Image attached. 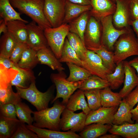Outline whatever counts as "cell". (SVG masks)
<instances>
[{
    "instance_id": "ee69618b",
    "label": "cell",
    "mask_w": 138,
    "mask_h": 138,
    "mask_svg": "<svg viewBox=\"0 0 138 138\" xmlns=\"http://www.w3.org/2000/svg\"><path fill=\"white\" fill-rule=\"evenodd\" d=\"M125 100L131 109L138 103V86L125 98Z\"/></svg>"
},
{
    "instance_id": "8fae6325",
    "label": "cell",
    "mask_w": 138,
    "mask_h": 138,
    "mask_svg": "<svg viewBox=\"0 0 138 138\" xmlns=\"http://www.w3.org/2000/svg\"><path fill=\"white\" fill-rule=\"evenodd\" d=\"M8 73L12 86L26 88L35 81L36 77L32 70L20 68L17 64L8 70Z\"/></svg>"
},
{
    "instance_id": "cb8c5ba5",
    "label": "cell",
    "mask_w": 138,
    "mask_h": 138,
    "mask_svg": "<svg viewBox=\"0 0 138 138\" xmlns=\"http://www.w3.org/2000/svg\"><path fill=\"white\" fill-rule=\"evenodd\" d=\"M129 106L123 98L114 115L112 124L120 125L125 123H133Z\"/></svg>"
},
{
    "instance_id": "836d02e7",
    "label": "cell",
    "mask_w": 138,
    "mask_h": 138,
    "mask_svg": "<svg viewBox=\"0 0 138 138\" xmlns=\"http://www.w3.org/2000/svg\"><path fill=\"white\" fill-rule=\"evenodd\" d=\"M59 60L61 63H72L81 66L82 61L70 45L67 38L65 39L61 57Z\"/></svg>"
},
{
    "instance_id": "7bdbcfd3",
    "label": "cell",
    "mask_w": 138,
    "mask_h": 138,
    "mask_svg": "<svg viewBox=\"0 0 138 138\" xmlns=\"http://www.w3.org/2000/svg\"><path fill=\"white\" fill-rule=\"evenodd\" d=\"M29 47L26 43L17 42L11 54L10 59L17 64L24 51Z\"/></svg>"
},
{
    "instance_id": "9c48e42d",
    "label": "cell",
    "mask_w": 138,
    "mask_h": 138,
    "mask_svg": "<svg viewBox=\"0 0 138 138\" xmlns=\"http://www.w3.org/2000/svg\"><path fill=\"white\" fill-rule=\"evenodd\" d=\"M70 110L66 108L62 114L60 123V129L64 131L74 132L82 131L86 126L87 117L83 111L78 113Z\"/></svg>"
},
{
    "instance_id": "4fadbf2b",
    "label": "cell",
    "mask_w": 138,
    "mask_h": 138,
    "mask_svg": "<svg viewBox=\"0 0 138 138\" xmlns=\"http://www.w3.org/2000/svg\"><path fill=\"white\" fill-rule=\"evenodd\" d=\"M118 107L101 106L96 110H91L87 115L85 126L94 123L112 124L114 115Z\"/></svg>"
},
{
    "instance_id": "f1b7e54d",
    "label": "cell",
    "mask_w": 138,
    "mask_h": 138,
    "mask_svg": "<svg viewBox=\"0 0 138 138\" xmlns=\"http://www.w3.org/2000/svg\"><path fill=\"white\" fill-rule=\"evenodd\" d=\"M124 77L123 61L116 65L113 72L107 75L106 80L110 88L115 90L118 88L123 83Z\"/></svg>"
},
{
    "instance_id": "60d3db41",
    "label": "cell",
    "mask_w": 138,
    "mask_h": 138,
    "mask_svg": "<svg viewBox=\"0 0 138 138\" xmlns=\"http://www.w3.org/2000/svg\"><path fill=\"white\" fill-rule=\"evenodd\" d=\"M25 123L20 121L11 138H38L37 134L28 129Z\"/></svg>"
},
{
    "instance_id": "6da1fadb",
    "label": "cell",
    "mask_w": 138,
    "mask_h": 138,
    "mask_svg": "<svg viewBox=\"0 0 138 138\" xmlns=\"http://www.w3.org/2000/svg\"><path fill=\"white\" fill-rule=\"evenodd\" d=\"M52 107L33 111L32 125L40 128L60 131V116L66 107L56 100Z\"/></svg>"
},
{
    "instance_id": "30bf717a",
    "label": "cell",
    "mask_w": 138,
    "mask_h": 138,
    "mask_svg": "<svg viewBox=\"0 0 138 138\" xmlns=\"http://www.w3.org/2000/svg\"><path fill=\"white\" fill-rule=\"evenodd\" d=\"M81 66L91 75L106 80V76L112 73L103 63L100 57L94 51L87 49L85 59L82 60Z\"/></svg>"
},
{
    "instance_id": "7a4b0ae2",
    "label": "cell",
    "mask_w": 138,
    "mask_h": 138,
    "mask_svg": "<svg viewBox=\"0 0 138 138\" xmlns=\"http://www.w3.org/2000/svg\"><path fill=\"white\" fill-rule=\"evenodd\" d=\"M9 1L13 8L29 16L43 30L52 27L44 14V0Z\"/></svg>"
},
{
    "instance_id": "5bb4252c",
    "label": "cell",
    "mask_w": 138,
    "mask_h": 138,
    "mask_svg": "<svg viewBox=\"0 0 138 138\" xmlns=\"http://www.w3.org/2000/svg\"><path fill=\"white\" fill-rule=\"evenodd\" d=\"M100 28L95 18L91 17L88 20L84 35V41L87 49L99 48L101 45Z\"/></svg>"
},
{
    "instance_id": "d590c367",
    "label": "cell",
    "mask_w": 138,
    "mask_h": 138,
    "mask_svg": "<svg viewBox=\"0 0 138 138\" xmlns=\"http://www.w3.org/2000/svg\"><path fill=\"white\" fill-rule=\"evenodd\" d=\"M109 87L107 80L96 75H91L84 81L79 88L83 91L92 89H101Z\"/></svg>"
},
{
    "instance_id": "8d00e7d4",
    "label": "cell",
    "mask_w": 138,
    "mask_h": 138,
    "mask_svg": "<svg viewBox=\"0 0 138 138\" xmlns=\"http://www.w3.org/2000/svg\"><path fill=\"white\" fill-rule=\"evenodd\" d=\"M89 50L98 54L107 67L112 72L114 71L116 65L114 61L113 52L108 50L101 45L98 48L92 49Z\"/></svg>"
},
{
    "instance_id": "5b68a950",
    "label": "cell",
    "mask_w": 138,
    "mask_h": 138,
    "mask_svg": "<svg viewBox=\"0 0 138 138\" xmlns=\"http://www.w3.org/2000/svg\"><path fill=\"white\" fill-rule=\"evenodd\" d=\"M66 78V75L63 71L51 74V79L54 84L56 90V95L52 101V103L61 98L63 103L67 104L71 96L76 89L79 88L84 81L71 82Z\"/></svg>"
},
{
    "instance_id": "e575fe53",
    "label": "cell",
    "mask_w": 138,
    "mask_h": 138,
    "mask_svg": "<svg viewBox=\"0 0 138 138\" xmlns=\"http://www.w3.org/2000/svg\"><path fill=\"white\" fill-rule=\"evenodd\" d=\"M70 71L69 76L67 78L70 81L76 82L84 81L91 75L83 67L72 63H66Z\"/></svg>"
},
{
    "instance_id": "b9f144b4",
    "label": "cell",
    "mask_w": 138,
    "mask_h": 138,
    "mask_svg": "<svg viewBox=\"0 0 138 138\" xmlns=\"http://www.w3.org/2000/svg\"><path fill=\"white\" fill-rule=\"evenodd\" d=\"M0 116L9 118H17L15 105L11 103L0 105Z\"/></svg>"
},
{
    "instance_id": "9a60e30c",
    "label": "cell",
    "mask_w": 138,
    "mask_h": 138,
    "mask_svg": "<svg viewBox=\"0 0 138 138\" xmlns=\"http://www.w3.org/2000/svg\"><path fill=\"white\" fill-rule=\"evenodd\" d=\"M123 64L125 73L124 85L119 93L122 98H125L138 86V76L135 70L130 65L128 61H123Z\"/></svg>"
},
{
    "instance_id": "74e56055",
    "label": "cell",
    "mask_w": 138,
    "mask_h": 138,
    "mask_svg": "<svg viewBox=\"0 0 138 138\" xmlns=\"http://www.w3.org/2000/svg\"><path fill=\"white\" fill-rule=\"evenodd\" d=\"M17 117L20 121L22 123H26L28 125L32 124L33 121V117L31 114L33 111L26 104L19 101L15 105Z\"/></svg>"
},
{
    "instance_id": "ab89813d",
    "label": "cell",
    "mask_w": 138,
    "mask_h": 138,
    "mask_svg": "<svg viewBox=\"0 0 138 138\" xmlns=\"http://www.w3.org/2000/svg\"><path fill=\"white\" fill-rule=\"evenodd\" d=\"M83 91L87 98L88 104L91 110H96L101 106L100 89H95Z\"/></svg>"
},
{
    "instance_id": "4dcf8cb0",
    "label": "cell",
    "mask_w": 138,
    "mask_h": 138,
    "mask_svg": "<svg viewBox=\"0 0 138 138\" xmlns=\"http://www.w3.org/2000/svg\"><path fill=\"white\" fill-rule=\"evenodd\" d=\"M88 18L87 12H84L72 22L69 25L70 32L78 35L85 44L84 35Z\"/></svg>"
},
{
    "instance_id": "ba28073f",
    "label": "cell",
    "mask_w": 138,
    "mask_h": 138,
    "mask_svg": "<svg viewBox=\"0 0 138 138\" xmlns=\"http://www.w3.org/2000/svg\"><path fill=\"white\" fill-rule=\"evenodd\" d=\"M65 0H44V12L52 27L62 25L65 13Z\"/></svg>"
},
{
    "instance_id": "7dc6e473",
    "label": "cell",
    "mask_w": 138,
    "mask_h": 138,
    "mask_svg": "<svg viewBox=\"0 0 138 138\" xmlns=\"http://www.w3.org/2000/svg\"><path fill=\"white\" fill-rule=\"evenodd\" d=\"M70 2L82 5H91L90 0H65Z\"/></svg>"
},
{
    "instance_id": "816d5d0a",
    "label": "cell",
    "mask_w": 138,
    "mask_h": 138,
    "mask_svg": "<svg viewBox=\"0 0 138 138\" xmlns=\"http://www.w3.org/2000/svg\"><path fill=\"white\" fill-rule=\"evenodd\" d=\"M130 24L132 26L138 38V19L131 21Z\"/></svg>"
},
{
    "instance_id": "603a6c76",
    "label": "cell",
    "mask_w": 138,
    "mask_h": 138,
    "mask_svg": "<svg viewBox=\"0 0 138 138\" xmlns=\"http://www.w3.org/2000/svg\"><path fill=\"white\" fill-rule=\"evenodd\" d=\"M112 125L93 123L85 126L79 134L83 138H96L106 133L111 128Z\"/></svg>"
},
{
    "instance_id": "f546056e",
    "label": "cell",
    "mask_w": 138,
    "mask_h": 138,
    "mask_svg": "<svg viewBox=\"0 0 138 138\" xmlns=\"http://www.w3.org/2000/svg\"><path fill=\"white\" fill-rule=\"evenodd\" d=\"M91 5H82L66 1L65 13L63 22H67L91 10Z\"/></svg>"
},
{
    "instance_id": "1f68e13d",
    "label": "cell",
    "mask_w": 138,
    "mask_h": 138,
    "mask_svg": "<svg viewBox=\"0 0 138 138\" xmlns=\"http://www.w3.org/2000/svg\"><path fill=\"white\" fill-rule=\"evenodd\" d=\"M37 52L29 47L23 52L17 66L21 68L32 70L39 63Z\"/></svg>"
},
{
    "instance_id": "db71d44e",
    "label": "cell",
    "mask_w": 138,
    "mask_h": 138,
    "mask_svg": "<svg viewBox=\"0 0 138 138\" xmlns=\"http://www.w3.org/2000/svg\"><path fill=\"white\" fill-rule=\"evenodd\" d=\"M112 1H113V2H115V1H116V0H111Z\"/></svg>"
},
{
    "instance_id": "277c9868",
    "label": "cell",
    "mask_w": 138,
    "mask_h": 138,
    "mask_svg": "<svg viewBox=\"0 0 138 138\" xmlns=\"http://www.w3.org/2000/svg\"><path fill=\"white\" fill-rule=\"evenodd\" d=\"M35 83V81L32 83L27 88L15 87V88L21 98L30 102L39 111L48 108L49 103L53 98L52 88L42 92L37 89Z\"/></svg>"
},
{
    "instance_id": "f907efd6",
    "label": "cell",
    "mask_w": 138,
    "mask_h": 138,
    "mask_svg": "<svg viewBox=\"0 0 138 138\" xmlns=\"http://www.w3.org/2000/svg\"><path fill=\"white\" fill-rule=\"evenodd\" d=\"M130 65L134 68L138 76V56L129 62Z\"/></svg>"
},
{
    "instance_id": "2e32d148",
    "label": "cell",
    "mask_w": 138,
    "mask_h": 138,
    "mask_svg": "<svg viewBox=\"0 0 138 138\" xmlns=\"http://www.w3.org/2000/svg\"><path fill=\"white\" fill-rule=\"evenodd\" d=\"M91 13L97 19L103 18L114 14L116 4L111 0H90Z\"/></svg>"
},
{
    "instance_id": "83f0119b",
    "label": "cell",
    "mask_w": 138,
    "mask_h": 138,
    "mask_svg": "<svg viewBox=\"0 0 138 138\" xmlns=\"http://www.w3.org/2000/svg\"><path fill=\"white\" fill-rule=\"evenodd\" d=\"M0 17L6 22L11 20H19L28 23V21L22 19L20 14L14 9L9 0H0Z\"/></svg>"
},
{
    "instance_id": "f6af8a7d",
    "label": "cell",
    "mask_w": 138,
    "mask_h": 138,
    "mask_svg": "<svg viewBox=\"0 0 138 138\" xmlns=\"http://www.w3.org/2000/svg\"><path fill=\"white\" fill-rule=\"evenodd\" d=\"M130 14L132 20L138 19V0H128Z\"/></svg>"
},
{
    "instance_id": "52a82bcc",
    "label": "cell",
    "mask_w": 138,
    "mask_h": 138,
    "mask_svg": "<svg viewBox=\"0 0 138 138\" xmlns=\"http://www.w3.org/2000/svg\"><path fill=\"white\" fill-rule=\"evenodd\" d=\"M112 15L103 18L100 20L102 26V33L101 45L108 50H114L115 43L120 37L127 33L128 29H116L112 23Z\"/></svg>"
},
{
    "instance_id": "c3c4849f",
    "label": "cell",
    "mask_w": 138,
    "mask_h": 138,
    "mask_svg": "<svg viewBox=\"0 0 138 138\" xmlns=\"http://www.w3.org/2000/svg\"><path fill=\"white\" fill-rule=\"evenodd\" d=\"M132 120L135 121V123H138V103L136 106L131 110Z\"/></svg>"
},
{
    "instance_id": "d6a6232c",
    "label": "cell",
    "mask_w": 138,
    "mask_h": 138,
    "mask_svg": "<svg viewBox=\"0 0 138 138\" xmlns=\"http://www.w3.org/2000/svg\"><path fill=\"white\" fill-rule=\"evenodd\" d=\"M18 42L8 32L3 34L0 41V56L10 57Z\"/></svg>"
},
{
    "instance_id": "7402d4cb",
    "label": "cell",
    "mask_w": 138,
    "mask_h": 138,
    "mask_svg": "<svg viewBox=\"0 0 138 138\" xmlns=\"http://www.w3.org/2000/svg\"><path fill=\"white\" fill-rule=\"evenodd\" d=\"M109 131L126 138H138V123H125L120 125L112 124Z\"/></svg>"
},
{
    "instance_id": "f5cc1de1",
    "label": "cell",
    "mask_w": 138,
    "mask_h": 138,
    "mask_svg": "<svg viewBox=\"0 0 138 138\" xmlns=\"http://www.w3.org/2000/svg\"><path fill=\"white\" fill-rule=\"evenodd\" d=\"M120 136L115 134L111 133L110 134H105L100 136V138H118Z\"/></svg>"
},
{
    "instance_id": "d6986e66",
    "label": "cell",
    "mask_w": 138,
    "mask_h": 138,
    "mask_svg": "<svg viewBox=\"0 0 138 138\" xmlns=\"http://www.w3.org/2000/svg\"><path fill=\"white\" fill-rule=\"evenodd\" d=\"M26 125L28 129L37 134L38 138H81L79 135L71 131L61 132L38 128L32 124Z\"/></svg>"
},
{
    "instance_id": "ffe728a7",
    "label": "cell",
    "mask_w": 138,
    "mask_h": 138,
    "mask_svg": "<svg viewBox=\"0 0 138 138\" xmlns=\"http://www.w3.org/2000/svg\"><path fill=\"white\" fill-rule=\"evenodd\" d=\"M26 24L19 20H11L6 22L8 32L18 42L27 43L28 32Z\"/></svg>"
},
{
    "instance_id": "4316f807",
    "label": "cell",
    "mask_w": 138,
    "mask_h": 138,
    "mask_svg": "<svg viewBox=\"0 0 138 138\" xmlns=\"http://www.w3.org/2000/svg\"><path fill=\"white\" fill-rule=\"evenodd\" d=\"M108 87L100 89V96L101 106L111 107L119 106L122 98L119 93H114Z\"/></svg>"
},
{
    "instance_id": "8992f818",
    "label": "cell",
    "mask_w": 138,
    "mask_h": 138,
    "mask_svg": "<svg viewBox=\"0 0 138 138\" xmlns=\"http://www.w3.org/2000/svg\"><path fill=\"white\" fill-rule=\"evenodd\" d=\"M69 29L70 26L64 23L56 27L44 30L49 47L59 60L61 57L66 37L70 32Z\"/></svg>"
},
{
    "instance_id": "681fc988",
    "label": "cell",
    "mask_w": 138,
    "mask_h": 138,
    "mask_svg": "<svg viewBox=\"0 0 138 138\" xmlns=\"http://www.w3.org/2000/svg\"><path fill=\"white\" fill-rule=\"evenodd\" d=\"M8 32L6 22L3 19L0 21V34L5 33Z\"/></svg>"
},
{
    "instance_id": "f35d334b",
    "label": "cell",
    "mask_w": 138,
    "mask_h": 138,
    "mask_svg": "<svg viewBox=\"0 0 138 138\" xmlns=\"http://www.w3.org/2000/svg\"><path fill=\"white\" fill-rule=\"evenodd\" d=\"M70 46L82 60L85 58L87 49L84 44L77 34L69 32L67 36Z\"/></svg>"
},
{
    "instance_id": "ac0fdd59",
    "label": "cell",
    "mask_w": 138,
    "mask_h": 138,
    "mask_svg": "<svg viewBox=\"0 0 138 138\" xmlns=\"http://www.w3.org/2000/svg\"><path fill=\"white\" fill-rule=\"evenodd\" d=\"M116 8L112 17L116 27L121 28L127 27L130 22L129 18V6L124 0H116Z\"/></svg>"
},
{
    "instance_id": "484cf974",
    "label": "cell",
    "mask_w": 138,
    "mask_h": 138,
    "mask_svg": "<svg viewBox=\"0 0 138 138\" xmlns=\"http://www.w3.org/2000/svg\"><path fill=\"white\" fill-rule=\"evenodd\" d=\"M20 122L17 118H9L0 116V138H11Z\"/></svg>"
},
{
    "instance_id": "e0dca14e",
    "label": "cell",
    "mask_w": 138,
    "mask_h": 138,
    "mask_svg": "<svg viewBox=\"0 0 138 138\" xmlns=\"http://www.w3.org/2000/svg\"><path fill=\"white\" fill-rule=\"evenodd\" d=\"M39 63L47 65L53 70L58 72L65 70L62 64L49 47L41 49L37 52Z\"/></svg>"
},
{
    "instance_id": "bcb514c9",
    "label": "cell",
    "mask_w": 138,
    "mask_h": 138,
    "mask_svg": "<svg viewBox=\"0 0 138 138\" xmlns=\"http://www.w3.org/2000/svg\"><path fill=\"white\" fill-rule=\"evenodd\" d=\"M0 64L8 70L14 67L17 64L14 62L10 57L2 56H0Z\"/></svg>"
},
{
    "instance_id": "d4e9b609",
    "label": "cell",
    "mask_w": 138,
    "mask_h": 138,
    "mask_svg": "<svg viewBox=\"0 0 138 138\" xmlns=\"http://www.w3.org/2000/svg\"><path fill=\"white\" fill-rule=\"evenodd\" d=\"M10 83H0V105L11 103L14 105L21 101L19 95L14 92Z\"/></svg>"
},
{
    "instance_id": "3957f363",
    "label": "cell",
    "mask_w": 138,
    "mask_h": 138,
    "mask_svg": "<svg viewBox=\"0 0 138 138\" xmlns=\"http://www.w3.org/2000/svg\"><path fill=\"white\" fill-rule=\"evenodd\" d=\"M114 50V61L116 65L131 56H138V39L129 29L117 40Z\"/></svg>"
},
{
    "instance_id": "7c38bea8",
    "label": "cell",
    "mask_w": 138,
    "mask_h": 138,
    "mask_svg": "<svg viewBox=\"0 0 138 138\" xmlns=\"http://www.w3.org/2000/svg\"><path fill=\"white\" fill-rule=\"evenodd\" d=\"M28 32L27 44L36 51L49 47L44 34V30L32 21L26 24Z\"/></svg>"
},
{
    "instance_id": "44dd1931",
    "label": "cell",
    "mask_w": 138,
    "mask_h": 138,
    "mask_svg": "<svg viewBox=\"0 0 138 138\" xmlns=\"http://www.w3.org/2000/svg\"><path fill=\"white\" fill-rule=\"evenodd\" d=\"M83 90L79 89L70 97L66 108L73 112L81 110L86 115L91 111L85 98Z\"/></svg>"
}]
</instances>
